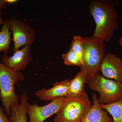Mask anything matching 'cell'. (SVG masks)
Returning a JSON list of instances; mask_svg holds the SVG:
<instances>
[{"label":"cell","instance_id":"2","mask_svg":"<svg viewBox=\"0 0 122 122\" xmlns=\"http://www.w3.org/2000/svg\"><path fill=\"white\" fill-rule=\"evenodd\" d=\"M83 62L81 70L86 75V83L98 74L105 56V42L95 37L82 38Z\"/></svg>","mask_w":122,"mask_h":122},{"label":"cell","instance_id":"5","mask_svg":"<svg viewBox=\"0 0 122 122\" xmlns=\"http://www.w3.org/2000/svg\"><path fill=\"white\" fill-rule=\"evenodd\" d=\"M87 83L91 89L98 92L100 104H111L122 98V82L106 78L98 73Z\"/></svg>","mask_w":122,"mask_h":122},{"label":"cell","instance_id":"18","mask_svg":"<svg viewBox=\"0 0 122 122\" xmlns=\"http://www.w3.org/2000/svg\"><path fill=\"white\" fill-rule=\"evenodd\" d=\"M0 122H10L9 119L5 114L3 108L0 107Z\"/></svg>","mask_w":122,"mask_h":122},{"label":"cell","instance_id":"1","mask_svg":"<svg viewBox=\"0 0 122 122\" xmlns=\"http://www.w3.org/2000/svg\"><path fill=\"white\" fill-rule=\"evenodd\" d=\"M114 0H94L89 7L90 13L93 18L96 26L93 36L105 42H108L118 28L119 16Z\"/></svg>","mask_w":122,"mask_h":122},{"label":"cell","instance_id":"12","mask_svg":"<svg viewBox=\"0 0 122 122\" xmlns=\"http://www.w3.org/2000/svg\"><path fill=\"white\" fill-rule=\"evenodd\" d=\"M20 98L21 102L20 104H14L11 107L10 122H28L26 113L28 98V94L25 92Z\"/></svg>","mask_w":122,"mask_h":122},{"label":"cell","instance_id":"17","mask_svg":"<svg viewBox=\"0 0 122 122\" xmlns=\"http://www.w3.org/2000/svg\"><path fill=\"white\" fill-rule=\"evenodd\" d=\"M64 64L67 66H76L80 68L82 63L78 56L71 49L65 54H62Z\"/></svg>","mask_w":122,"mask_h":122},{"label":"cell","instance_id":"16","mask_svg":"<svg viewBox=\"0 0 122 122\" xmlns=\"http://www.w3.org/2000/svg\"><path fill=\"white\" fill-rule=\"evenodd\" d=\"M82 38L83 37L80 36H74L71 41L70 49L79 58L82 63V66L83 55Z\"/></svg>","mask_w":122,"mask_h":122},{"label":"cell","instance_id":"20","mask_svg":"<svg viewBox=\"0 0 122 122\" xmlns=\"http://www.w3.org/2000/svg\"><path fill=\"white\" fill-rule=\"evenodd\" d=\"M5 1L7 4H12L14 3H16V2L18 1L17 0H5Z\"/></svg>","mask_w":122,"mask_h":122},{"label":"cell","instance_id":"14","mask_svg":"<svg viewBox=\"0 0 122 122\" xmlns=\"http://www.w3.org/2000/svg\"><path fill=\"white\" fill-rule=\"evenodd\" d=\"M10 20H5L0 32V52L4 54L9 53L11 44V32L10 31Z\"/></svg>","mask_w":122,"mask_h":122},{"label":"cell","instance_id":"15","mask_svg":"<svg viewBox=\"0 0 122 122\" xmlns=\"http://www.w3.org/2000/svg\"><path fill=\"white\" fill-rule=\"evenodd\" d=\"M100 106L111 115L113 122H122V98L111 104H100Z\"/></svg>","mask_w":122,"mask_h":122},{"label":"cell","instance_id":"9","mask_svg":"<svg viewBox=\"0 0 122 122\" xmlns=\"http://www.w3.org/2000/svg\"><path fill=\"white\" fill-rule=\"evenodd\" d=\"M30 46H25L20 50L15 51L11 57H9L7 54H4L1 58L3 64L17 72L24 70L33 59L30 56Z\"/></svg>","mask_w":122,"mask_h":122},{"label":"cell","instance_id":"8","mask_svg":"<svg viewBox=\"0 0 122 122\" xmlns=\"http://www.w3.org/2000/svg\"><path fill=\"white\" fill-rule=\"evenodd\" d=\"M100 71L106 78L122 82V61L115 55H105L101 63Z\"/></svg>","mask_w":122,"mask_h":122},{"label":"cell","instance_id":"22","mask_svg":"<svg viewBox=\"0 0 122 122\" xmlns=\"http://www.w3.org/2000/svg\"><path fill=\"white\" fill-rule=\"evenodd\" d=\"M119 44L122 47V37H120L119 39Z\"/></svg>","mask_w":122,"mask_h":122},{"label":"cell","instance_id":"21","mask_svg":"<svg viewBox=\"0 0 122 122\" xmlns=\"http://www.w3.org/2000/svg\"><path fill=\"white\" fill-rule=\"evenodd\" d=\"M5 20L2 19V17H1V10H0V25H3L4 24V22Z\"/></svg>","mask_w":122,"mask_h":122},{"label":"cell","instance_id":"10","mask_svg":"<svg viewBox=\"0 0 122 122\" xmlns=\"http://www.w3.org/2000/svg\"><path fill=\"white\" fill-rule=\"evenodd\" d=\"M69 81V79H67L57 82L54 83L53 86L52 88L38 91L34 95L39 98L40 100L45 102L52 101L60 97H67Z\"/></svg>","mask_w":122,"mask_h":122},{"label":"cell","instance_id":"11","mask_svg":"<svg viewBox=\"0 0 122 122\" xmlns=\"http://www.w3.org/2000/svg\"><path fill=\"white\" fill-rule=\"evenodd\" d=\"M93 104L81 122H113V120L100 106L96 94L92 95Z\"/></svg>","mask_w":122,"mask_h":122},{"label":"cell","instance_id":"13","mask_svg":"<svg viewBox=\"0 0 122 122\" xmlns=\"http://www.w3.org/2000/svg\"><path fill=\"white\" fill-rule=\"evenodd\" d=\"M86 81V74L83 70H81L74 78L70 81L68 96H76L82 93L85 90L84 87Z\"/></svg>","mask_w":122,"mask_h":122},{"label":"cell","instance_id":"7","mask_svg":"<svg viewBox=\"0 0 122 122\" xmlns=\"http://www.w3.org/2000/svg\"><path fill=\"white\" fill-rule=\"evenodd\" d=\"M65 98L60 97L43 106L31 105L28 102L26 113L29 116L30 122H43L51 116L57 114L61 109Z\"/></svg>","mask_w":122,"mask_h":122},{"label":"cell","instance_id":"19","mask_svg":"<svg viewBox=\"0 0 122 122\" xmlns=\"http://www.w3.org/2000/svg\"><path fill=\"white\" fill-rule=\"evenodd\" d=\"M7 4L5 0H0V10L3 9L6 7Z\"/></svg>","mask_w":122,"mask_h":122},{"label":"cell","instance_id":"3","mask_svg":"<svg viewBox=\"0 0 122 122\" xmlns=\"http://www.w3.org/2000/svg\"><path fill=\"white\" fill-rule=\"evenodd\" d=\"M92 105L85 90L78 95L66 97L54 122H81Z\"/></svg>","mask_w":122,"mask_h":122},{"label":"cell","instance_id":"6","mask_svg":"<svg viewBox=\"0 0 122 122\" xmlns=\"http://www.w3.org/2000/svg\"><path fill=\"white\" fill-rule=\"evenodd\" d=\"M10 20V30L12 33L14 52L25 45H31L35 40V30L28 24L13 17Z\"/></svg>","mask_w":122,"mask_h":122},{"label":"cell","instance_id":"4","mask_svg":"<svg viewBox=\"0 0 122 122\" xmlns=\"http://www.w3.org/2000/svg\"><path fill=\"white\" fill-rule=\"evenodd\" d=\"M25 79L24 74L8 68L0 61V99L7 116L11 115L12 105L18 103L14 85Z\"/></svg>","mask_w":122,"mask_h":122}]
</instances>
